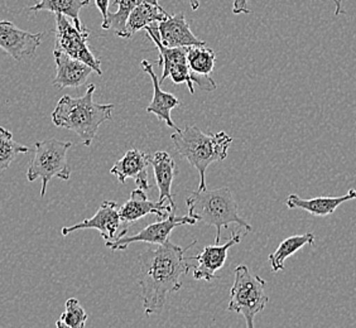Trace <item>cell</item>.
Listing matches in <instances>:
<instances>
[{
	"mask_svg": "<svg viewBox=\"0 0 356 328\" xmlns=\"http://www.w3.org/2000/svg\"><path fill=\"white\" fill-rule=\"evenodd\" d=\"M142 67H143L144 72H147L148 75L151 76L152 82H153V99L147 108V113L154 114L159 120L165 122L167 126L178 130V126H176V124L173 123V120H172L171 111L179 106L181 101L173 94L165 92L161 89V83H159L158 76L156 75L151 62L144 60L142 61Z\"/></svg>",
	"mask_w": 356,
	"mask_h": 328,
	"instance_id": "obj_17",
	"label": "cell"
},
{
	"mask_svg": "<svg viewBox=\"0 0 356 328\" xmlns=\"http://www.w3.org/2000/svg\"><path fill=\"white\" fill-rule=\"evenodd\" d=\"M157 29L161 43L165 47H192L207 44L192 33L184 13L168 15L167 19L157 23Z\"/></svg>",
	"mask_w": 356,
	"mask_h": 328,
	"instance_id": "obj_16",
	"label": "cell"
},
{
	"mask_svg": "<svg viewBox=\"0 0 356 328\" xmlns=\"http://www.w3.org/2000/svg\"><path fill=\"white\" fill-rule=\"evenodd\" d=\"M151 164L159 191L158 201L162 204H168L173 208H176L172 195V183L177 176V167L175 159L167 151H157L152 156Z\"/></svg>",
	"mask_w": 356,
	"mask_h": 328,
	"instance_id": "obj_19",
	"label": "cell"
},
{
	"mask_svg": "<svg viewBox=\"0 0 356 328\" xmlns=\"http://www.w3.org/2000/svg\"><path fill=\"white\" fill-rule=\"evenodd\" d=\"M186 205L192 219L216 229L215 244H219L221 240V229H229L232 224L244 227L248 233L253 231L252 225L240 218L239 207L229 187L192 192L186 199Z\"/></svg>",
	"mask_w": 356,
	"mask_h": 328,
	"instance_id": "obj_4",
	"label": "cell"
},
{
	"mask_svg": "<svg viewBox=\"0 0 356 328\" xmlns=\"http://www.w3.org/2000/svg\"><path fill=\"white\" fill-rule=\"evenodd\" d=\"M196 222L197 221L192 219L190 215L176 216L175 212H172L168 218L153 222L151 225L144 227L142 231H139L136 235H131V236L124 235L115 241H106L105 245L114 252L128 249V246L134 243H148L152 245H161L165 241H168L175 227L181 225H195Z\"/></svg>",
	"mask_w": 356,
	"mask_h": 328,
	"instance_id": "obj_10",
	"label": "cell"
},
{
	"mask_svg": "<svg viewBox=\"0 0 356 328\" xmlns=\"http://www.w3.org/2000/svg\"><path fill=\"white\" fill-rule=\"evenodd\" d=\"M243 235L238 233H232V238L224 245L206 246L201 253L192 256L191 260H197V265L193 267V278L196 281H213L216 273L225 265L227 252L230 247L239 244Z\"/></svg>",
	"mask_w": 356,
	"mask_h": 328,
	"instance_id": "obj_12",
	"label": "cell"
},
{
	"mask_svg": "<svg viewBox=\"0 0 356 328\" xmlns=\"http://www.w3.org/2000/svg\"><path fill=\"white\" fill-rule=\"evenodd\" d=\"M335 3V15H340L343 13V4L341 0H332Z\"/></svg>",
	"mask_w": 356,
	"mask_h": 328,
	"instance_id": "obj_29",
	"label": "cell"
},
{
	"mask_svg": "<svg viewBox=\"0 0 356 328\" xmlns=\"http://www.w3.org/2000/svg\"><path fill=\"white\" fill-rule=\"evenodd\" d=\"M171 139L178 156L188 161L199 172L200 191L206 190V171L209 165L226 159L233 143V138L225 131L205 134L196 125H186L185 129L176 130Z\"/></svg>",
	"mask_w": 356,
	"mask_h": 328,
	"instance_id": "obj_3",
	"label": "cell"
},
{
	"mask_svg": "<svg viewBox=\"0 0 356 328\" xmlns=\"http://www.w3.org/2000/svg\"><path fill=\"white\" fill-rule=\"evenodd\" d=\"M168 18V14L163 8L154 1H142L139 6L134 8L128 22H127V37L137 33L140 29H145L152 24L165 21Z\"/></svg>",
	"mask_w": 356,
	"mask_h": 328,
	"instance_id": "obj_20",
	"label": "cell"
},
{
	"mask_svg": "<svg viewBox=\"0 0 356 328\" xmlns=\"http://www.w3.org/2000/svg\"><path fill=\"white\" fill-rule=\"evenodd\" d=\"M351 199H356V190H350L346 195L339 197H315V199H301L297 195H289L286 199V205L291 210H303L316 218H326L332 215L337 207Z\"/></svg>",
	"mask_w": 356,
	"mask_h": 328,
	"instance_id": "obj_18",
	"label": "cell"
},
{
	"mask_svg": "<svg viewBox=\"0 0 356 328\" xmlns=\"http://www.w3.org/2000/svg\"><path fill=\"white\" fill-rule=\"evenodd\" d=\"M175 211L176 208H173L168 204L165 205L159 201L157 202L149 201L145 195V191L140 188L131 192V199L119 208L120 218L129 226L138 220L143 219L147 215H156L159 219H165Z\"/></svg>",
	"mask_w": 356,
	"mask_h": 328,
	"instance_id": "obj_15",
	"label": "cell"
},
{
	"mask_svg": "<svg viewBox=\"0 0 356 328\" xmlns=\"http://www.w3.org/2000/svg\"><path fill=\"white\" fill-rule=\"evenodd\" d=\"M234 284L230 289V303L227 309L245 318L248 328H254L255 315L267 307L269 297L266 294L267 281L254 275L244 264L234 272Z\"/></svg>",
	"mask_w": 356,
	"mask_h": 328,
	"instance_id": "obj_6",
	"label": "cell"
},
{
	"mask_svg": "<svg viewBox=\"0 0 356 328\" xmlns=\"http://www.w3.org/2000/svg\"><path fill=\"white\" fill-rule=\"evenodd\" d=\"M216 54L206 46L187 47V62L192 74L196 76H210L215 69Z\"/></svg>",
	"mask_w": 356,
	"mask_h": 328,
	"instance_id": "obj_24",
	"label": "cell"
},
{
	"mask_svg": "<svg viewBox=\"0 0 356 328\" xmlns=\"http://www.w3.org/2000/svg\"><path fill=\"white\" fill-rule=\"evenodd\" d=\"M252 12L248 6V0H234L233 13L239 15V14H249Z\"/></svg>",
	"mask_w": 356,
	"mask_h": 328,
	"instance_id": "obj_27",
	"label": "cell"
},
{
	"mask_svg": "<svg viewBox=\"0 0 356 328\" xmlns=\"http://www.w3.org/2000/svg\"><path fill=\"white\" fill-rule=\"evenodd\" d=\"M28 151V147L17 143L13 139V134L0 126V171H7L18 154Z\"/></svg>",
	"mask_w": 356,
	"mask_h": 328,
	"instance_id": "obj_25",
	"label": "cell"
},
{
	"mask_svg": "<svg viewBox=\"0 0 356 328\" xmlns=\"http://www.w3.org/2000/svg\"><path fill=\"white\" fill-rule=\"evenodd\" d=\"M42 37L43 33H29L15 27L12 22L0 21V48L15 61L33 57L41 46Z\"/></svg>",
	"mask_w": 356,
	"mask_h": 328,
	"instance_id": "obj_11",
	"label": "cell"
},
{
	"mask_svg": "<svg viewBox=\"0 0 356 328\" xmlns=\"http://www.w3.org/2000/svg\"><path fill=\"white\" fill-rule=\"evenodd\" d=\"M315 245V235L306 233L303 235H293L283 240L277 250L269 255V263L274 273L284 270V261L292 256L293 254L301 250L303 246Z\"/></svg>",
	"mask_w": 356,
	"mask_h": 328,
	"instance_id": "obj_21",
	"label": "cell"
},
{
	"mask_svg": "<svg viewBox=\"0 0 356 328\" xmlns=\"http://www.w3.org/2000/svg\"><path fill=\"white\" fill-rule=\"evenodd\" d=\"M71 147V142H63L54 138L35 144L33 157L28 165L27 179L29 182H33L38 178L41 179V197H44L48 182L52 178L69 181L71 177V168L67 161V151Z\"/></svg>",
	"mask_w": 356,
	"mask_h": 328,
	"instance_id": "obj_5",
	"label": "cell"
},
{
	"mask_svg": "<svg viewBox=\"0 0 356 328\" xmlns=\"http://www.w3.org/2000/svg\"><path fill=\"white\" fill-rule=\"evenodd\" d=\"M95 90V85L91 83L81 97L62 96L52 113V123L76 133L85 147L94 142L100 125L111 120L115 108L114 104L94 103Z\"/></svg>",
	"mask_w": 356,
	"mask_h": 328,
	"instance_id": "obj_2",
	"label": "cell"
},
{
	"mask_svg": "<svg viewBox=\"0 0 356 328\" xmlns=\"http://www.w3.org/2000/svg\"><path fill=\"white\" fill-rule=\"evenodd\" d=\"M56 62V77L52 85L57 89L66 88H80L89 80L94 69L85 62L76 60L71 56L60 51H54Z\"/></svg>",
	"mask_w": 356,
	"mask_h": 328,
	"instance_id": "obj_14",
	"label": "cell"
},
{
	"mask_svg": "<svg viewBox=\"0 0 356 328\" xmlns=\"http://www.w3.org/2000/svg\"><path fill=\"white\" fill-rule=\"evenodd\" d=\"M190 6H191L192 10H197L200 7L199 0H188Z\"/></svg>",
	"mask_w": 356,
	"mask_h": 328,
	"instance_id": "obj_30",
	"label": "cell"
},
{
	"mask_svg": "<svg viewBox=\"0 0 356 328\" xmlns=\"http://www.w3.org/2000/svg\"><path fill=\"white\" fill-rule=\"evenodd\" d=\"M110 0H95L96 7L100 10V13L103 15V19L106 18V15L109 13L108 8H109Z\"/></svg>",
	"mask_w": 356,
	"mask_h": 328,
	"instance_id": "obj_28",
	"label": "cell"
},
{
	"mask_svg": "<svg viewBox=\"0 0 356 328\" xmlns=\"http://www.w3.org/2000/svg\"><path fill=\"white\" fill-rule=\"evenodd\" d=\"M119 206L115 201H104L95 215L90 219L83 220L80 224L62 229V235L67 236L79 230H97L105 241H115L127 235L129 225L125 224L119 212Z\"/></svg>",
	"mask_w": 356,
	"mask_h": 328,
	"instance_id": "obj_9",
	"label": "cell"
},
{
	"mask_svg": "<svg viewBox=\"0 0 356 328\" xmlns=\"http://www.w3.org/2000/svg\"><path fill=\"white\" fill-rule=\"evenodd\" d=\"M142 1L158 3V0H115L114 6H117L118 12L108 13L102 24L103 29H113L118 37L128 38L127 37V22H128L131 12L134 10V8L139 6Z\"/></svg>",
	"mask_w": 356,
	"mask_h": 328,
	"instance_id": "obj_23",
	"label": "cell"
},
{
	"mask_svg": "<svg viewBox=\"0 0 356 328\" xmlns=\"http://www.w3.org/2000/svg\"><path fill=\"white\" fill-rule=\"evenodd\" d=\"M147 35L157 46L159 51L158 65L163 66V72L159 79V83L165 82L168 77L175 83H186L192 95L195 94V83H199V88L204 91L216 90V82L210 76L193 75L187 62V47H165L159 40L157 23L145 28Z\"/></svg>",
	"mask_w": 356,
	"mask_h": 328,
	"instance_id": "obj_7",
	"label": "cell"
},
{
	"mask_svg": "<svg viewBox=\"0 0 356 328\" xmlns=\"http://www.w3.org/2000/svg\"><path fill=\"white\" fill-rule=\"evenodd\" d=\"M90 0H41L35 6L28 8L31 12L47 10L51 13H60L69 17L79 29H85L83 22L80 19L81 9L88 7Z\"/></svg>",
	"mask_w": 356,
	"mask_h": 328,
	"instance_id": "obj_22",
	"label": "cell"
},
{
	"mask_svg": "<svg viewBox=\"0 0 356 328\" xmlns=\"http://www.w3.org/2000/svg\"><path fill=\"white\" fill-rule=\"evenodd\" d=\"M55 15L56 41L54 51H60L76 60L85 62L97 75H103L102 61L91 52L88 46L89 31L86 28L79 29L74 24V22H70L63 14L56 13Z\"/></svg>",
	"mask_w": 356,
	"mask_h": 328,
	"instance_id": "obj_8",
	"label": "cell"
},
{
	"mask_svg": "<svg viewBox=\"0 0 356 328\" xmlns=\"http://www.w3.org/2000/svg\"><path fill=\"white\" fill-rule=\"evenodd\" d=\"M88 321V313L76 298H69L65 303V312L62 313L56 326L58 328H83Z\"/></svg>",
	"mask_w": 356,
	"mask_h": 328,
	"instance_id": "obj_26",
	"label": "cell"
},
{
	"mask_svg": "<svg viewBox=\"0 0 356 328\" xmlns=\"http://www.w3.org/2000/svg\"><path fill=\"white\" fill-rule=\"evenodd\" d=\"M152 156L139 151L131 149L124 154L122 159H119L111 167L110 173L118 178L120 183H125L127 179H134L138 188L148 191L151 185L148 182V165L151 164Z\"/></svg>",
	"mask_w": 356,
	"mask_h": 328,
	"instance_id": "obj_13",
	"label": "cell"
},
{
	"mask_svg": "<svg viewBox=\"0 0 356 328\" xmlns=\"http://www.w3.org/2000/svg\"><path fill=\"white\" fill-rule=\"evenodd\" d=\"M195 244L196 241H192L190 245L181 247L168 240L139 255L138 283L142 288L145 315L162 312L170 295L182 288L181 277L193 268L185 254Z\"/></svg>",
	"mask_w": 356,
	"mask_h": 328,
	"instance_id": "obj_1",
	"label": "cell"
}]
</instances>
